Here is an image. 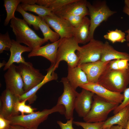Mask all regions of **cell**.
Segmentation results:
<instances>
[{"instance_id":"obj_32","label":"cell","mask_w":129,"mask_h":129,"mask_svg":"<svg viewBox=\"0 0 129 129\" xmlns=\"http://www.w3.org/2000/svg\"><path fill=\"white\" fill-rule=\"evenodd\" d=\"M12 45V41L8 31L4 34H0V53L4 50H10Z\"/></svg>"},{"instance_id":"obj_46","label":"cell","mask_w":129,"mask_h":129,"mask_svg":"<svg viewBox=\"0 0 129 129\" xmlns=\"http://www.w3.org/2000/svg\"><path fill=\"white\" fill-rule=\"evenodd\" d=\"M30 129H38V128H31Z\"/></svg>"},{"instance_id":"obj_30","label":"cell","mask_w":129,"mask_h":129,"mask_svg":"<svg viewBox=\"0 0 129 129\" xmlns=\"http://www.w3.org/2000/svg\"><path fill=\"white\" fill-rule=\"evenodd\" d=\"M128 60L125 59H118L110 61L108 68L111 70H128L129 67Z\"/></svg>"},{"instance_id":"obj_26","label":"cell","mask_w":129,"mask_h":129,"mask_svg":"<svg viewBox=\"0 0 129 129\" xmlns=\"http://www.w3.org/2000/svg\"><path fill=\"white\" fill-rule=\"evenodd\" d=\"M4 5L5 7L6 16L4 24L7 26L12 18L15 17V12L19 4L21 2V0H4Z\"/></svg>"},{"instance_id":"obj_34","label":"cell","mask_w":129,"mask_h":129,"mask_svg":"<svg viewBox=\"0 0 129 129\" xmlns=\"http://www.w3.org/2000/svg\"><path fill=\"white\" fill-rule=\"evenodd\" d=\"M59 17L67 20L73 27H75L79 24L85 16L81 15H67Z\"/></svg>"},{"instance_id":"obj_11","label":"cell","mask_w":129,"mask_h":129,"mask_svg":"<svg viewBox=\"0 0 129 129\" xmlns=\"http://www.w3.org/2000/svg\"><path fill=\"white\" fill-rule=\"evenodd\" d=\"M43 19L59 35L60 38L73 37L74 27L65 19L53 13L45 16Z\"/></svg>"},{"instance_id":"obj_5","label":"cell","mask_w":129,"mask_h":129,"mask_svg":"<svg viewBox=\"0 0 129 129\" xmlns=\"http://www.w3.org/2000/svg\"><path fill=\"white\" fill-rule=\"evenodd\" d=\"M74 37L60 38L57 51L55 65L57 68L60 62L64 61L68 67L74 68L77 66L78 58L75 51L80 48Z\"/></svg>"},{"instance_id":"obj_2","label":"cell","mask_w":129,"mask_h":129,"mask_svg":"<svg viewBox=\"0 0 129 129\" xmlns=\"http://www.w3.org/2000/svg\"><path fill=\"white\" fill-rule=\"evenodd\" d=\"M97 83L111 91L121 93L129 84V73L128 70H110L108 66Z\"/></svg>"},{"instance_id":"obj_12","label":"cell","mask_w":129,"mask_h":129,"mask_svg":"<svg viewBox=\"0 0 129 129\" xmlns=\"http://www.w3.org/2000/svg\"><path fill=\"white\" fill-rule=\"evenodd\" d=\"M19 97L9 90L6 89L1 94L0 97V115L9 120L13 117L19 115L20 113L15 110L16 103Z\"/></svg>"},{"instance_id":"obj_43","label":"cell","mask_w":129,"mask_h":129,"mask_svg":"<svg viewBox=\"0 0 129 129\" xmlns=\"http://www.w3.org/2000/svg\"><path fill=\"white\" fill-rule=\"evenodd\" d=\"M6 62L4 60H3L2 63H0V68H1L4 66H5L6 65Z\"/></svg>"},{"instance_id":"obj_48","label":"cell","mask_w":129,"mask_h":129,"mask_svg":"<svg viewBox=\"0 0 129 129\" xmlns=\"http://www.w3.org/2000/svg\"><path fill=\"white\" fill-rule=\"evenodd\" d=\"M128 71L129 72V67L128 69Z\"/></svg>"},{"instance_id":"obj_15","label":"cell","mask_w":129,"mask_h":129,"mask_svg":"<svg viewBox=\"0 0 129 129\" xmlns=\"http://www.w3.org/2000/svg\"><path fill=\"white\" fill-rule=\"evenodd\" d=\"M95 94L93 92L84 89L78 93L75 101V109L79 117L83 118L89 113Z\"/></svg>"},{"instance_id":"obj_8","label":"cell","mask_w":129,"mask_h":129,"mask_svg":"<svg viewBox=\"0 0 129 129\" xmlns=\"http://www.w3.org/2000/svg\"><path fill=\"white\" fill-rule=\"evenodd\" d=\"M16 68L22 79L25 93L40 83L45 76L39 70L34 68L32 63L29 65L20 63L16 66Z\"/></svg>"},{"instance_id":"obj_6","label":"cell","mask_w":129,"mask_h":129,"mask_svg":"<svg viewBox=\"0 0 129 129\" xmlns=\"http://www.w3.org/2000/svg\"><path fill=\"white\" fill-rule=\"evenodd\" d=\"M119 105L109 102L95 94L91 109L83 119L89 123L104 122L109 113Z\"/></svg>"},{"instance_id":"obj_37","label":"cell","mask_w":129,"mask_h":129,"mask_svg":"<svg viewBox=\"0 0 129 129\" xmlns=\"http://www.w3.org/2000/svg\"><path fill=\"white\" fill-rule=\"evenodd\" d=\"M11 124L10 120L0 115V129H9Z\"/></svg>"},{"instance_id":"obj_17","label":"cell","mask_w":129,"mask_h":129,"mask_svg":"<svg viewBox=\"0 0 129 129\" xmlns=\"http://www.w3.org/2000/svg\"><path fill=\"white\" fill-rule=\"evenodd\" d=\"M12 45L10 49V56L3 68L4 71L7 70L14 63H23L28 65L32 63L30 62H26L22 54L25 52H30L32 49L28 47L21 45L14 39H12Z\"/></svg>"},{"instance_id":"obj_40","label":"cell","mask_w":129,"mask_h":129,"mask_svg":"<svg viewBox=\"0 0 129 129\" xmlns=\"http://www.w3.org/2000/svg\"><path fill=\"white\" fill-rule=\"evenodd\" d=\"M9 129H28L22 126L17 125L11 124Z\"/></svg>"},{"instance_id":"obj_31","label":"cell","mask_w":129,"mask_h":129,"mask_svg":"<svg viewBox=\"0 0 129 129\" xmlns=\"http://www.w3.org/2000/svg\"><path fill=\"white\" fill-rule=\"evenodd\" d=\"M27 100L20 101L19 99L15 103L14 109L17 113H21L22 115H24V113H31L34 112L37 108H33L29 105H26L25 103Z\"/></svg>"},{"instance_id":"obj_29","label":"cell","mask_w":129,"mask_h":129,"mask_svg":"<svg viewBox=\"0 0 129 129\" xmlns=\"http://www.w3.org/2000/svg\"><path fill=\"white\" fill-rule=\"evenodd\" d=\"M125 33L120 30L116 29L115 30H109L104 35V38L114 43L116 42L123 43L126 41Z\"/></svg>"},{"instance_id":"obj_23","label":"cell","mask_w":129,"mask_h":129,"mask_svg":"<svg viewBox=\"0 0 129 129\" xmlns=\"http://www.w3.org/2000/svg\"><path fill=\"white\" fill-rule=\"evenodd\" d=\"M120 59H126L129 62V54L116 50L107 41L104 43L100 60L107 62Z\"/></svg>"},{"instance_id":"obj_33","label":"cell","mask_w":129,"mask_h":129,"mask_svg":"<svg viewBox=\"0 0 129 129\" xmlns=\"http://www.w3.org/2000/svg\"><path fill=\"white\" fill-rule=\"evenodd\" d=\"M104 122L89 123L73 121V123L77 126L81 127L84 129H104Z\"/></svg>"},{"instance_id":"obj_1","label":"cell","mask_w":129,"mask_h":129,"mask_svg":"<svg viewBox=\"0 0 129 129\" xmlns=\"http://www.w3.org/2000/svg\"><path fill=\"white\" fill-rule=\"evenodd\" d=\"M10 26L16 36V41L25 44L32 50L48 42L39 37L23 19L14 17L11 20Z\"/></svg>"},{"instance_id":"obj_7","label":"cell","mask_w":129,"mask_h":129,"mask_svg":"<svg viewBox=\"0 0 129 129\" xmlns=\"http://www.w3.org/2000/svg\"><path fill=\"white\" fill-rule=\"evenodd\" d=\"M104 43L93 39L88 43L80 47L76 54L79 59L78 66L100 60Z\"/></svg>"},{"instance_id":"obj_25","label":"cell","mask_w":129,"mask_h":129,"mask_svg":"<svg viewBox=\"0 0 129 129\" xmlns=\"http://www.w3.org/2000/svg\"><path fill=\"white\" fill-rule=\"evenodd\" d=\"M75 0H36L38 5L51 9L53 12Z\"/></svg>"},{"instance_id":"obj_20","label":"cell","mask_w":129,"mask_h":129,"mask_svg":"<svg viewBox=\"0 0 129 129\" xmlns=\"http://www.w3.org/2000/svg\"><path fill=\"white\" fill-rule=\"evenodd\" d=\"M66 77L71 86L76 90L78 87L89 83L85 73L78 66L72 68L68 67Z\"/></svg>"},{"instance_id":"obj_13","label":"cell","mask_w":129,"mask_h":129,"mask_svg":"<svg viewBox=\"0 0 129 129\" xmlns=\"http://www.w3.org/2000/svg\"><path fill=\"white\" fill-rule=\"evenodd\" d=\"M80 87L92 92L95 94L112 103L119 104L122 102L124 100L123 94L111 91L97 83H89Z\"/></svg>"},{"instance_id":"obj_16","label":"cell","mask_w":129,"mask_h":129,"mask_svg":"<svg viewBox=\"0 0 129 129\" xmlns=\"http://www.w3.org/2000/svg\"><path fill=\"white\" fill-rule=\"evenodd\" d=\"M87 2L86 0H75L52 12L59 16L67 15L86 16L89 15Z\"/></svg>"},{"instance_id":"obj_10","label":"cell","mask_w":129,"mask_h":129,"mask_svg":"<svg viewBox=\"0 0 129 129\" xmlns=\"http://www.w3.org/2000/svg\"><path fill=\"white\" fill-rule=\"evenodd\" d=\"M4 77L6 89L19 97L25 93L22 79L15 64L10 66L4 74Z\"/></svg>"},{"instance_id":"obj_42","label":"cell","mask_w":129,"mask_h":129,"mask_svg":"<svg viewBox=\"0 0 129 129\" xmlns=\"http://www.w3.org/2000/svg\"><path fill=\"white\" fill-rule=\"evenodd\" d=\"M124 3L125 5L129 9V0H125Z\"/></svg>"},{"instance_id":"obj_4","label":"cell","mask_w":129,"mask_h":129,"mask_svg":"<svg viewBox=\"0 0 129 129\" xmlns=\"http://www.w3.org/2000/svg\"><path fill=\"white\" fill-rule=\"evenodd\" d=\"M87 6L90 17V26L88 42L94 39L96 28L102 22L105 21L116 12L111 10L104 0L97 1L92 4L87 1Z\"/></svg>"},{"instance_id":"obj_19","label":"cell","mask_w":129,"mask_h":129,"mask_svg":"<svg viewBox=\"0 0 129 129\" xmlns=\"http://www.w3.org/2000/svg\"><path fill=\"white\" fill-rule=\"evenodd\" d=\"M60 39L58 41L32 50L27 55L28 58L40 56L43 57L50 61L51 64H55L57 51Z\"/></svg>"},{"instance_id":"obj_35","label":"cell","mask_w":129,"mask_h":129,"mask_svg":"<svg viewBox=\"0 0 129 129\" xmlns=\"http://www.w3.org/2000/svg\"><path fill=\"white\" fill-rule=\"evenodd\" d=\"M123 95L124 100L113 111L114 114L117 113L126 106L129 105V88H127L125 90Z\"/></svg>"},{"instance_id":"obj_22","label":"cell","mask_w":129,"mask_h":129,"mask_svg":"<svg viewBox=\"0 0 129 129\" xmlns=\"http://www.w3.org/2000/svg\"><path fill=\"white\" fill-rule=\"evenodd\" d=\"M90 26V19L86 16L78 25L74 27L73 37L79 44H85L88 43Z\"/></svg>"},{"instance_id":"obj_28","label":"cell","mask_w":129,"mask_h":129,"mask_svg":"<svg viewBox=\"0 0 129 129\" xmlns=\"http://www.w3.org/2000/svg\"><path fill=\"white\" fill-rule=\"evenodd\" d=\"M39 27L43 35V38L45 40L48 41L49 40L52 43H53L60 39L59 35L55 32L51 30L42 18L39 24Z\"/></svg>"},{"instance_id":"obj_3","label":"cell","mask_w":129,"mask_h":129,"mask_svg":"<svg viewBox=\"0 0 129 129\" xmlns=\"http://www.w3.org/2000/svg\"><path fill=\"white\" fill-rule=\"evenodd\" d=\"M55 112L64 115L65 108L62 105L56 104L50 109H45L41 111L34 112L27 115L14 116L9 120L12 125H20L28 129L38 128L41 123L47 119L50 114Z\"/></svg>"},{"instance_id":"obj_41","label":"cell","mask_w":129,"mask_h":129,"mask_svg":"<svg viewBox=\"0 0 129 129\" xmlns=\"http://www.w3.org/2000/svg\"><path fill=\"white\" fill-rule=\"evenodd\" d=\"M110 129H123L122 127L118 125L114 126L113 125L111 127Z\"/></svg>"},{"instance_id":"obj_45","label":"cell","mask_w":129,"mask_h":129,"mask_svg":"<svg viewBox=\"0 0 129 129\" xmlns=\"http://www.w3.org/2000/svg\"><path fill=\"white\" fill-rule=\"evenodd\" d=\"M127 45L128 47H129V42L127 43Z\"/></svg>"},{"instance_id":"obj_18","label":"cell","mask_w":129,"mask_h":129,"mask_svg":"<svg viewBox=\"0 0 129 129\" xmlns=\"http://www.w3.org/2000/svg\"><path fill=\"white\" fill-rule=\"evenodd\" d=\"M56 69L55 64L51 65L47 69V74L43 80L28 91L20 97L19 98L20 101L27 100L29 104L33 103L37 98L36 94L37 92L42 86L50 81L57 80V75L54 72Z\"/></svg>"},{"instance_id":"obj_24","label":"cell","mask_w":129,"mask_h":129,"mask_svg":"<svg viewBox=\"0 0 129 129\" xmlns=\"http://www.w3.org/2000/svg\"><path fill=\"white\" fill-rule=\"evenodd\" d=\"M16 11L21 14L23 17V19L29 26L32 25L36 30H39V25L42 19L41 17L27 12L23 9L20 4L17 7Z\"/></svg>"},{"instance_id":"obj_38","label":"cell","mask_w":129,"mask_h":129,"mask_svg":"<svg viewBox=\"0 0 129 129\" xmlns=\"http://www.w3.org/2000/svg\"><path fill=\"white\" fill-rule=\"evenodd\" d=\"M123 11L124 13L126 14L129 16V9L126 6H125L124 8ZM125 32L127 33L125 39L126 41L127 42H129V29L126 30Z\"/></svg>"},{"instance_id":"obj_36","label":"cell","mask_w":129,"mask_h":129,"mask_svg":"<svg viewBox=\"0 0 129 129\" xmlns=\"http://www.w3.org/2000/svg\"><path fill=\"white\" fill-rule=\"evenodd\" d=\"M73 119L74 118H73L68 120L65 123H64L60 121H57V123L61 129H75L73 128L72 126Z\"/></svg>"},{"instance_id":"obj_9","label":"cell","mask_w":129,"mask_h":129,"mask_svg":"<svg viewBox=\"0 0 129 129\" xmlns=\"http://www.w3.org/2000/svg\"><path fill=\"white\" fill-rule=\"evenodd\" d=\"M61 81L63 85V92L58 98L57 104L64 107L65 117L69 120L73 118L75 101L78 93L71 86L66 77L62 78Z\"/></svg>"},{"instance_id":"obj_21","label":"cell","mask_w":129,"mask_h":129,"mask_svg":"<svg viewBox=\"0 0 129 129\" xmlns=\"http://www.w3.org/2000/svg\"><path fill=\"white\" fill-rule=\"evenodd\" d=\"M129 119V105L126 106L117 113L104 122V129L110 128L115 124L122 127L125 129Z\"/></svg>"},{"instance_id":"obj_14","label":"cell","mask_w":129,"mask_h":129,"mask_svg":"<svg viewBox=\"0 0 129 129\" xmlns=\"http://www.w3.org/2000/svg\"><path fill=\"white\" fill-rule=\"evenodd\" d=\"M110 62L99 60L82 64L78 66L85 73L89 83H96L102 73L108 67Z\"/></svg>"},{"instance_id":"obj_44","label":"cell","mask_w":129,"mask_h":129,"mask_svg":"<svg viewBox=\"0 0 129 129\" xmlns=\"http://www.w3.org/2000/svg\"><path fill=\"white\" fill-rule=\"evenodd\" d=\"M125 129H129V119Z\"/></svg>"},{"instance_id":"obj_47","label":"cell","mask_w":129,"mask_h":129,"mask_svg":"<svg viewBox=\"0 0 129 129\" xmlns=\"http://www.w3.org/2000/svg\"><path fill=\"white\" fill-rule=\"evenodd\" d=\"M110 128H105L104 129H110Z\"/></svg>"},{"instance_id":"obj_27","label":"cell","mask_w":129,"mask_h":129,"mask_svg":"<svg viewBox=\"0 0 129 129\" xmlns=\"http://www.w3.org/2000/svg\"><path fill=\"white\" fill-rule=\"evenodd\" d=\"M20 5L25 11H29L35 13L42 19L46 16L51 14L53 13L51 9L38 5L22 3Z\"/></svg>"},{"instance_id":"obj_39","label":"cell","mask_w":129,"mask_h":129,"mask_svg":"<svg viewBox=\"0 0 129 129\" xmlns=\"http://www.w3.org/2000/svg\"><path fill=\"white\" fill-rule=\"evenodd\" d=\"M22 3L29 5L35 4L36 2V0H22Z\"/></svg>"}]
</instances>
